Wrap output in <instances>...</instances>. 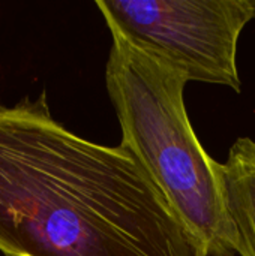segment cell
I'll list each match as a JSON object with an SVG mask.
<instances>
[{
  "label": "cell",
  "instance_id": "cell-1",
  "mask_svg": "<svg viewBox=\"0 0 255 256\" xmlns=\"http://www.w3.org/2000/svg\"><path fill=\"white\" fill-rule=\"evenodd\" d=\"M5 256H209L125 146L84 140L45 94L0 105Z\"/></svg>",
  "mask_w": 255,
  "mask_h": 256
},
{
  "label": "cell",
  "instance_id": "cell-2",
  "mask_svg": "<svg viewBox=\"0 0 255 256\" xmlns=\"http://www.w3.org/2000/svg\"><path fill=\"white\" fill-rule=\"evenodd\" d=\"M105 86L125 144L209 256L237 255L224 165L201 146L185 106V72L104 18Z\"/></svg>",
  "mask_w": 255,
  "mask_h": 256
},
{
  "label": "cell",
  "instance_id": "cell-3",
  "mask_svg": "<svg viewBox=\"0 0 255 256\" xmlns=\"http://www.w3.org/2000/svg\"><path fill=\"white\" fill-rule=\"evenodd\" d=\"M104 18L180 68L188 81L242 90L237 44L255 0H98Z\"/></svg>",
  "mask_w": 255,
  "mask_h": 256
},
{
  "label": "cell",
  "instance_id": "cell-4",
  "mask_svg": "<svg viewBox=\"0 0 255 256\" xmlns=\"http://www.w3.org/2000/svg\"><path fill=\"white\" fill-rule=\"evenodd\" d=\"M222 165L228 213L237 234V255L255 256V140L237 138Z\"/></svg>",
  "mask_w": 255,
  "mask_h": 256
}]
</instances>
